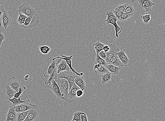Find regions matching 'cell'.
Returning a JSON list of instances; mask_svg holds the SVG:
<instances>
[{
  "label": "cell",
  "mask_w": 165,
  "mask_h": 121,
  "mask_svg": "<svg viewBox=\"0 0 165 121\" xmlns=\"http://www.w3.org/2000/svg\"><path fill=\"white\" fill-rule=\"evenodd\" d=\"M55 80L60 88L62 96L65 98L70 100L68 96L69 83L67 80L65 78H61Z\"/></svg>",
  "instance_id": "cell-1"
},
{
  "label": "cell",
  "mask_w": 165,
  "mask_h": 121,
  "mask_svg": "<svg viewBox=\"0 0 165 121\" xmlns=\"http://www.w3.org/2000/svg\"><path fill=\"white\" fill-rule=\"evenodd\" d=\"M40 23V19L37 13L33 16L27 17L22 27L25 29L33 28L39 25Z\"/></svg>",
  "instance_id": "cell-2"
},
{
  "label": "cell",
  "mask_w": 165,
  "mask_h": 121,
  "mask_svg": "<svg viewBox=\"0 0 165 121\" xmlns=\"http://www.w3.org/2000/svg\"><path fill=\"white\" fill-rule=\"evenodd\" d=\"M48 88L51 90L53 92L55 95L59 99L63 100L68 103H71L72 101L70 100L67 99L65 98L64 97L62 96V93H61L60 90V88L58 86V84L54 80H53L50 83L46 84Z\"/></svg>",
  "instance_id": "cell-3"
},
{
  "label": "cell",
  "mask_w": 165,
  "mask_h": 121,
  "mask_svg": "<svg viewBox=\"0 0 165 121\" xmlns=\"http://www.w3.org/2000/svg\"><path fill=\"white\" fill-rule=\"evenodd\" d=\"M77 76L76 74L72 71H63L58 74V79L63 78L67 80L69 83V91L74 84L75 79Z\"/></svg>",
  "instance_id": "cell-4"
},
{
  "label": "cell",
  "mask_w": 165,
  "mask_h": 121,
  "mask_svg": "<svg viewBox=\"0 0 165 121\" xmlns=\"http://www.w3.org/2000/svg\"><path fill=\"white\" fill-rule=\"evenodd\" d=\"M16 91L11 87L9 84L4 82L2 87L1 96L3 99L9 100L14 97Z\"/></svg>",
  "instance_id": "cell-5"
},
{
  "label": "cell",
  "mask_w": 165,
  "mask_h": 121,
  "mask_svg": "<svg viewBox=\"0 0 165 121\" xmlns=\"http://www.w3.org/2000/svg\"><path fill=\"white\" fill-rule=\"evenodd\" d=\"M18 12L27 17L33 16L36 13L33 8L26 3L23 4L18 8Z\"/></svg>",
  "instance_id": "cell-6"
},
{
  "label": "cell",
  "mask_w": 165,
  "mask_h": 121,
  "mask_svg": "<svg viewBox=\"0 0 165 121\" xmlns=\"http://www.w3.org/2000/svg\"><path fill=\"white\" fill-rule=\"evenodd\" d=\"M39 107L35 105L33 109L30 110L26 118L24 121H37L39 116Z\"/></svg>",
  "instance_id": "cell-7"
},
{
  "label": "cell",
  "mask_w": 165,
  "mask_h": 121,
  "mask_svg": "<svg viewBox=\"0 0 165 121\" xmlns=\"http://www.w3.org/2000/svg\"><path fill=\"white\" fill-rule=\"evenodd\" d=\"M117 55L119 57L120 61L123 64L124 66L128 67L132 64V61L127 56L123 47H121V50L117 53Z\"/></svg>",
  "instance_id": "cell-8"
},
{
  "label": "cell",
  "mask_w": 165,
  "mask_h": 121,
  "mask_svg": "<svg viewBox=\"0 0 165 121\" xmlns=\"http://www.w3.org/2000/svg\"><path fill=\"white\" fill-rule=\"evenodd\" d=\"M6 83L9 84L11 87L16 92H18L19 88L21 86H23L22 83L20 80H17L14 76L8 78Z\"/></svg>",
  "instance_id": "cell-9"
},
{
  "label": "cell",
  "mask_w": 165,
  "mask_h": 121,
  "mask_svg": "<svg viewBox=\"0 0 165 121\" xmlns=\"http://www.w3.org/2000/svg\"><path fill=\"white\" fill-rule=\"evenodd\" d=\"M137 1L139 7L143 8L147 11H151L152 7L155 6V3H153L151 0H137Z\"/></svg>",
  "instance_id": "cell-10"
},
{
  "label": "cell",
  "mask_w": 165,
  "mask_h": 121,
  "mask_svg": "<svg viewBox=\"0 0 165 121\" xmlns=\"http://www.w3.org/2000/svg\"><path fill=\"white\" fill-rule=\"evenodd\" d=\"M11 16V14L9 12L6 11V10L2 15L1 18L4 28L5 29H7L8 27L13 24Z\"/></svg>",
  "instance_id": "cell-11"
},
{
  "label": "cell",
  "mask_w": 165,
  "mask_h": 121,
  "mask_svg": "<svg viewBox=\"0 0 165 121\" xmlns=\"http://www.w3.org/2000/svg\"><path fill=\"white\" fill-rule=\"evenodd\" d=\"M35 104L30 102L24 103L14 107L17 113L29 111L35 107Z\"/></svg>",
  "instance_id": "cell-12"
},
{
  "label": "cell",
  "mask_w": 165,
  "mask_h": 121,
  "mask_svg": "<svg viewBox=\"0 0 165 121\" xmlns=\"http://www.w3.org/2000/svg\"><path fill=\"white\" fill-rule=\"evenodd\" d=\"M108 45L110 48V49L109 51L106 53L107 56V58L105 59L107 63L114 56L117 54V53L120 50L119 48L115 44H109Z\"/></svg>",
  "instance_id": "cell-13"
},
{
  "label": "cell",
  "mask_w": 165,
  "mask_h": 121,
  "mask_svg": "<svg viewBox=\"0 0 165 121\" xmlns=\"http://www.w3.org/2000/svg\"><path fill=\"white\" fill-rule=\"evenodd\" d=\"M56 63L58 74L63 71H69L70 68L65 60L59 59L58 61H56Z\"/></svg>",
  "instance_id": "cell-14"
},
{
  "label": "cell",
  "mask_w": 165,
  "mask_h": 121,
  "mask_svg": "<svg viewBox=\"0 0 165 121\" xmlns=\"http://www.w3.org/2000/svg\"><path fill=\"white\" fill-rule=\"evenodd\" d=\"M17 113L13 105H10L6 116V121H16Z\"/></svg>",
  "instance_id": "cell-15"
},
{
  "label": "cell",
  "mask_w": 165,
  "mask_h": 121,
  "mask_svg": "<svg viewBox=\"0 0 165 121\" xmlns=\"http://www.w3.org/2000/svg\"><path fill=\"white\" fill-rule=\"evenodd\" d=\"M73 58V56H63L62 55L61 57L60 56H58L56 57V58L53 59L52 60H55L57 59H63V60H65L66 61V62L67 64V65H68L70 68L71 70L73 72V73H75L77 75H79V76H81L80 75V74L78 73L76 71H75V70L73 68L72 66V59Z\"/></svg>",
  "instance_id": "cell-16"
},
{
  "label": "cell",
  "mask_w": 165,
  "mask_h": 121,
  "mask_svg": "<svg viewBox=\"0 0 165 121\" xmlns=\"http://www.w3.org/2000/svg\"><path fill=\"white\" fill-rule=\"evenodd\" d=\"M117 19H113L111 20H105V22L107 25H109L110 24L113 25L115 28V31L116 32V37L118 38L119 37L118 34H120L121 32L122 29V26H118L117 22L118 21Z\"/></svg>",
  "instance_id": "cell-17"
},
{
  "label": "cell",
  "mask_w": 165,
  "mask_h": 121,
  "mask_svg": "<svg viewBox=\"0 0 165 121\" xmlns=\"http://www.w3.org/2000/svg\"><path fill=\"white\" fill-rule=\"evenodd\" d=\"M74 83L84 91H86L87 89L85 80L82 76L77 75L75 78Z\"/></svg>",
  "instance_id": "cell-18"
},
{
  "label": "cell",
  "mask_w": 165,
  "mask_h": 121,
  "mask_svg": "<svg viewBox=\"0 0 165 121\" xmlns=\"http://www.w3.org/2000/svg\"><path fill=\"white\" fill-rule=\"evenodd\" d=\"M80 89L81 88L79 86L74 83L72 87L69 91L68 95L69 98L73 101V100L74 98H77L76 95L77 92V90Z\"/></svg>",
  "instance_id": "cell-19"
},
{
  "label": "cell",
  "mask_w": 165,
  "mask_h": 121,
  "mask_svg": "<svg viewBox=\"0 0 165 121\" xmlns=\"http://www.w3.org/2000/svg\"><path fill=\"white\" fill-rule=\"evenodd\" d=\"M107 64H111L118 67H122L124 66L117 54H116L107 63Z\"/></svg>",
  "instance_id": "cell-20"
},
{
  "label": "cell",
  "mask_w": 165,
  "mask_h": 121,
  "mask_svg": "<svg viewBox=\"0 0 165 121\" xmlns=\"http://www.w3.org/2000/svg\"><path fill=\"white\" fill-rule=\"evenodd\" d=\"M113 76V74L109 71L105 74L101 75V83L104 84L111 82Z\"/></svg>",
  "instance_id": "cell-21"
},
{
  "label": "cell",
  "mask_w": 165,
  "mask_h": 121,
  "mask_svg": "<svg viewBox=\"0 0 165 121\" xmlns=\"http://www.w3.org/2000/svg\"><path fill=\"white\" fill-rule=\"evenodd\" d=\"M56 66V60H53L52 63H51L49 66L47 70H46L45 73L44 74V77L49 78L53 72L54 71Z\"/></svg>",
  "instance_id": "cell-22"
},
{
  "label": "cell",
  "mask_w": 165,
  "mask_h": 121,
  "mask_svg": "<svg viewBox=\"0 0 165 121\" xmlns=\"http://www.w3.org/2000/svg\"><path fill=\"white\" fill-rule=\"evenodd\" d=\"M105 67L113 75H118L121 69V67H116L111 64H107Z\"/></svg>",
  "instance_id": "cell-23"
},
{
  "label": "cell",
  "mask_w": 165,
  "mask_h": 121,
  "mask_svg": "<svg viewBox=\"0 0 165 121\" xmlns=\"http://www.w3.org/2000/svg\"><path fill=\"white\" fill-rule=\"evenodd\" d=\"M8 101L11 102L12 103V105L15 107L17 105L26 102H30V101L29 99L27 100V101H22L21 100V97L19 98H16L14 97L13 98L8 100Z\"/></svg>",
  "instance_id": "cell-24"
},
{
  "label": "cell",
  "mask_w": 165,
  "mask_h": 121,
  "mask_svg": "<svg viewBox=\"0 0 165 121\" xmlns=\"http://www.w3.org/2000/svg\"><path fill=\"white\" fill-rule=\"evenodd\" d=\"M58 69H57V67L56 66L55 69L54 71L53 72L50 77L47 80H46L45 82V83L46 85L48 84L51 82L53 80H57L58 79Z\"/></svg>",
  "instance_id": "cell-25"
},
{
  "label": "cell",
  "mask_w": 165,
  "mask_h": 121,
  "mask_svg": "<svg viewBox=\"0 0 165 121\" xmlns=\"http://www.w3.org/2000/svg\"><path fill=\"white\" fill-rule=\"evenodd\" d=\"M29 111L30 110L26 111L17 113L16 121H24L26 118Z\"/></svg>",
  "instance_id": "cell-26"
},
{
  "label": "cell",
  "mask_w": 165,
  "mask_h": 121,
  "mask_svg": "<svg viewBox=\"0 0 165 121\" xmlns=\"http://www.w3.org/2000/svg\"><path fill=\"white\" fill-rule=\"evenodd\" d=\"M105 44L101 43L99 41L95 42L93 44V46L94 47L95 49L96 50V54H98L99 53L103 50L104 46Z\"/></svg>",
  "instance_id": "cell-27"
},
{
  "label": "cell",
  "mask_w": 165,
  "mask_h": 121,
  "mask_svg": "<svg viewBox=\"0 0 165 121\" xmlns=\"http://www.w3.org/2000/svg\"><path fill=\"white\" fill-rule=\"evenodd\" d=\"M95 65L98 64L104 66L105 67L107 65V63L105 59L101 58L99 56L98 54H96V59L94 61Z\"/></svg>",
  "instance_id": "cell-28"
},
{
  "label": "cell",
  "mask_w": 165,
  "mask_h": 121,
  "mask_svg": "<svg viewBox=\"0 0 165 121\" xmlns=\"http://www.w3.org/2000/svg\"><path fill=\"white\" fill-rule=\"evenodd\" d=\"M18 13L19 17L17 18V22L19 25H22L24 24L27 16L20 12H18Z\"/></svg>",
  "instance_id": "cell-29"
},
{
  "label": "cell",
  "mask_w": 165,
  "mask_h": 121,
  "mask_svg": "<svg viewBox=\"0 0 165 121\" xmlns=\"http://www.w3.org/2000/svg\"><path fill=\"white\" fill-rule=\"evenodd\" d=\"M124 13L129 14H135V8L132 4L127 3V6Z\"/></svg>",
  "instance_id": "cell-30"
},
{
  "label": "cell",
  "mask_w": 165,
  "mask_h": 121,
  "mask_svg": "<svg viewBox=\"0 0 165 121\" xmlns=\"http://www.w3.org/2000/svg\"><path fill=\"white\" fill-rule=\"evenodd\" d=\"M38 49L43 54H48L51 50V49L47 46H40Z\"/></svg>",
  "instance_id": "cell-31"
},
{
  "label": "cell",
  "mask_w": 165,
  "mask_h": 121,
  "mask_svg": "<svg viewBox=\"0 0 165 121\" xmlns=\"http://www.w3.org/2000/svg\"><path fill=\"white\" fill-rule=\"evenodd\" d=\"M133 15H134V14H129L123 12V14L122 15L121 17H120L119 20L122 22H126V21L130 20V18Z\"/></svg>",
  "instance_id": "cell-32"
},
{
  "label": "cell",
  "mask_w": 165,
  "mask_h": 121,
  "mask_svg": "<svg viewBox=\"0 0 165 121\" xmlns=\"http://www.w3.org/2000/svg\"><path fill=\"white\" fill-rule=\"evenodd\" d=\"M95 73L102 75L107 73L108 71L104 66L101 65L98 69L95 70Z\"/></svg>",
  "instance_id": "cell-33"
},
{
  "label": "cell",
  "mask_w": 165,
  "mask_h": 121,
  "mask_svg": "<svg viewBox=\"0 0 165 121\" xmlns=\"http://www.w3.org/2000/svg\"><path fill=\"white\" fill-rule=\"evenodd\" d=\"M26 87L24 86H21L19 88L18 92H16L14 95V97L16 98H18L19 97H21V95H22L23 91L25 90H26Z\"/></svg>",
  "instance_id": "cell-34"
},
{
  "label": "cell",
  "mask_w": 165,
  "mask_h": 121,
  "mask_svg": "<svg viewBox=\"0 0 165 121\" xmlns=\"http://www.w3.org/2000/svg\"><path fill=\"white\" fill-rule=\"evenodd\" d=\"M84 112L81 111H77L73 114V120L76 121H81V114L83 113Z\"/></svg>",
  "instance_id": "cell-35"
},
{
  "label": "cell",
  "mask_w": 165,
  "mask_h": 121,
  "mask_svg": "<svg viewBox=\"0 0 165 121\" xmlns=\"http://www.w3.org/2000/svg\"><path fill=\"white\" fill-rule=\"evenodd\" d=\"M144 23L146 24H148L151 20V16L148 13H146L144 15L141 16Z\"/></svg>",
  "instance_id": "cell-36"
},
{
  "label": "cell",
  "mask_w": 165,
  "mask_h": 121,
  "mask_svg": "<svg viewBox=\"0 0 165 121\" xmlns=\"http://www.w3.org/2000/svg\"><path fill=\"white\" fill-rule=\"evenodd\" d=\"M127 6V3H124L116 6L115 10L122 12H124Z\"/></svg>",
  "instance_id": "cell-37"
},
{
  "label": "cell",
  "mask_w": 165,
  "mask_h": 121,
  "mask_svg": "<svg viewBox=\"0 0 165 121\" xmlns=\"http://www.w3.org/2000/svg\"><path fill=\"white\" fill-rule=\"evenodd\" d=\"M113 14L115 15L116 17L117 18L118 20H119L120 19L122 15L123 12H122L120 11H117L115 10H112Z\"/></svg>",
  "instance_id": "cell-38"
},
{
  "label": "cell",
  "mask_w": 165,
  "mask_h": 121,
  "mask_svg": "<svg viewBox=\"0 0 165 121\" xmlns=\"http://www.w3.org/2000/svg\"><path fill=\"white\" fill-rule=\"evenodd\" d=\"M99 56L101 58L105 59L107 58V55L106 53L103 50H101L98 54Z\"/></svg>",
  "instance_id": "cell-39"
},
{
  "label": "cell",
  "mask_w": 165,
  "mask_h": 121,
  "mask_svg": "<svg viewBox=\"0 0 165 121\" xmlns=\"http://www.w3.org/2000/svg\"><path fill=\"white\" fill-rule=\"evenodd\" d=\"M84 91L80 89L78 90L76 93L77 97L81 98L83 95Z\"/></svg>",
  "instance_id": "cell-40"
},
{
  "label": "cell",
  "mask_w": 165,
  "mask_h": 121,
  "mask_svg": "<svg viewBox=\"0 0 165 121\" xmlns=\"http://www.w3.org/2000/svg\"><path fill=\"white\" fill-rule=\"evenodd\" d=\"M81 121H88V118L86 114L84 113L81 114Z\"/></svg>",
  "instance_id": "cell-41"
},
{
  "label": "cell",
  "mask_w": 165,
  "mask_h": 121,
  "mask_svg": "<svg viewBox=\"0 0 165 121\" xmlns=\"http://www.w3.org/2000/svg\"><path fill=\"white\" fill-rule=\"evenodd\" d=\"M5 30L3 26V22L1 18H0V32H3Z\"/></svg>",
  "instance_id": "cell-42"
},
{
  "label": "cell",
  "mask_w": 165,
  "mask_h": 121,
  "mask_svg": "<svg viewBox=\"0 0 165 121\" xmlns=\"http://www.w3.org/2000/svg\"><path fill=\"white\" fill-rule=\"evenodd\" d=\"M5 36L2 32H0V42L2 44V42L5 39Z\"/></svg>",
  "instance_id": "cell-43"
},
{
  "label": "cell",
  "mask_w": 165,
  "mask_h": 121,
  "mask_svg": "<svg viewBox=\"0 0 165 121\" xmlns=\"http://www.w3.org/2000/svg\"><path fill=\"white\" fill-rule=\"evenodd\" d=\"M110 49V48L108 44V45H106L105 44V45H104V46L103 50L106 53L108 52Z\"/></svg>",
  "instance_id": "cell-44"
},
{
  "label": "cell",
  "mask_w": 165,
  "mask_h": 121,
  "mask_svg": "<svg viewBox=\"0 0 165 121\" xmlns=\"http://www.w3.org/2000/svg\"><path fill=\"white\" fill-rule=\"evenodd\" d=\"M5 11V10L3 6L0 5V18H1L2 14Z\"/></svg>",
  "instance_id": "cell-45"
},
{
  "label": "cell",
  "mask_w": 165,
  "mask_h": 121,
  "mask_svg": "<svg viewBox=\"0 0 165 121\" xmlns=\"http://www.w3.org/2000/svg\"><path fill=\"white\" fill-rule=\"evenodd\" d=\"M101 65L98 64H95L94 66V70L95 71V70L98 69L101 66Z\"/></svg>",
  "instance_id": "cell-46"
},
{
  "label": "cell",
  "mask_w": 165,
  "mask_h": 121,
  "mask_svg": "<svg viewBox=\"0 0 165 121\" xmlns=\"http://www.w3.org/2000/svg\"><path fill=\"white\" fill-rule=\"evenodd\" d=\"M29 76H30L29 75H26V76H25V77L28 78L29 77Z\"/></svg>",
  "instance_id": "cell-47"
},
{
  "label": "cell",
  "mask_w": 165,
  "mask_h": 121,
  "mask_svg": "<svg viewBox=\"0 0 165 121\" xmlns=\"http://www.w3.org/2000/svg\"><path fill=\"white\" fill-rule=\"evenodd\" d=\"M28 79V78H27L26 77L24 78V80H25V81H27V80Z\"/></svg>",
  "instance_id": "cell-48"
},
{
  "label": "cell",
  "mask_w": 165,
  "mask_h": 121,
  "mask_svg": "<svg viewBox=\"0 0 165 121\" xmlns=\"http://www.w3.org/2000/svg\"><path fill=\"white\" fill-rule=\"evenodd\" d=\"M136 1H137V0H132V3H135V2H136Z\"/></svg>",
  "instance_id": "cell-49"
},
{
  "label": "cell",
  "mask_w": 165,
  "mask_h": 121,
  "mask_svg": "<svg viewBox=\"0 0 165 121\" xmlns=\"http://www.w3.org/2000/svg\"><path fill=\"white\" fill-rule=\"evenodd\" d=\"M80 74V75H81V76H83L84 75V73H81Z\"/></svg>",
  "instance_id": "cell-50"
},
{
  "label": "cell",
  "mask_w": 165,
  "mask_h": 121,
  "mask_svg": "<svg viewBox=\"0 0 165 121\" xmlns=\"http://www.w3.org/2000/svg\"><path fill=\"white\" fill-rule=\"evenodd\" d=\"M1 46H2V44H1V42H0V48H1Z\"/></svg>",
  "instance_id": "cell-51"
},
{
  "label": "cell",
  "mask_w": 165,
  "mask_h": 121,
  "mask_svg": "<svg viewBox=\"0 0 165 121\" xmlns=\"http://www.w3.org/2000/svg\"><path fill=\"white\" fill-rule=\"evenodd\" d=\"M71 121H76L73 120H72Z\"/></svg>",
  "instance_id": "cell-52"
}]
</instances>
